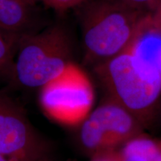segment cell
<instances>
[{"mask_svg": "<svg viewBox=\"0 0 161 161\" xmlns=\"http://www.w3.org/2000/svg\"><path fill=\"white\" fill-rule=\"evenodd\" d=\"M90 161H117L116 150L102 153L90 158Z\"/></svg>", "mask_w": 161, "mask_h": 161, "instance_id": "cell-12", "label": "cell"}, {"mask_svg": "<svg viewBox=\"0 0 161 161\" xmlns=\"http://www.w3.org/2000/svg\"><path fill=\"white\" fill-rule=\"evenodd\" d=\"M24 1H25L27 3H29L30 5L35 6V5L37 4V3L39 2V0H24Z\"/></svg>", "mask_w": 161, "mask_h": 161, "instance_id": "cell-14", "label": "cell"}, {"mask_svg": "<svg viewBox=\"0 0 161 161\" xmlns=\"http://www.w3.org/2000/svg\"><path fill=\"white\" fill-rule=\"evenodd\" d=\"M40 161H53L52 160L51 158H50V157L49 156V157H46V158H43V160H40Z\"/></svg>", "mask_w": 161, "mask_h": 161, "instance_id": "cell-16", "label": "cell"}, {"mask_svg": "<svg viewBox=\"0 0 161 161\" xmlns=\"http://www.w3.org/2000/svg\"><path fill=\"white\" fill-rule=\"evenodd\" d=\"M0 154L14 161H40L49 146L22 108L0 92Z\"/></svg>", "mask_w": 161, "mask_h": 161, "instance_id": "cell-6", "label": "cell"}, {"mask_svg": "<svg viewBox=\"0 0 161 161\" xmlns=\"http://www.w3.org/2000/svg\"><path fill=\"white\" fill-rule=\"evenodd\" d=\"M142 124L132 114L108 98L80 122L78 143L90 158L117 150L141 134Z\"/></svg>", "mask_w": 161, "mask_h": 161, "instance_id": "cell-4", "label": "cell"}, {"mask_svg": "<svg viewBox=\"0 0 161 161\" xmlns=\"http://www.w3.org/2000/svg\"><path fill=\"white\" fill-rule=\"evenodd\" d=\"M128 7L138 11L152 14L155 9L158 0H117Z\"/></svg>", "mask_w": 161, "mask_h": 161, "instance_id": "cell-11", "label": "cell"}, {"mask_svg": "<svg viewBox=\"0 0 161 161\" xmlns=\"http://www.w3.org/2000/svg\"><path fill=\"white\" fill-rule=\"evenodd\" d=\"M117 161H161V146L142 134L134 136L116 150Z\"/></svg>", "mask_w": 161, "mask_h": 161, "instance_id": "cell-8", "label": "cell"}, {"mask_svg": "<svg viewBox=\"0 0 161 161\" xmlns=\"http://www.w3.org/2000/svg\"><path fill=\"white\" fill-rule=\"evenodd\" d=\"M19 38L0 30V75H11Z\"/></svg>", "mask_w": 161, "mask_h": 161, "instance_id": "cell-9", "label": "cell"}, {"mask_svg": "<svg viewBox=\"0 0 161 161\" xmlns=\"http://www.w3.org/2000/svg\"><path fill=\"white\" fill-rule=\"evenodd\" d=\"M152 17L154 23L158 25L161 23V0H158L155 9L152 14Z\"/></svg>", "mask_w": 161, "mask_h": 161, "instance_id": "cell-13", "label": "cell"}, {"mask_svg": "<svg viewBox=\"0 0 161 161\" xmlns=\"http://www.w3.org/2000/svg\"><path fill=\"white\" fill-rule=\"evenodd\" d=\"M155 24H156V23H155ZM157 25H158V24H157ZM158 25H160V26H161V23H160V24H159Z\"/></svg>", "mask_w": 161, "mask_h": 161, "instance_id": "cell-18", "label": "cell"}, {"mask_svg": "<svg viewBox=\"0 0 161 161\" xmlns=\"http://www.w3.org/2000/svg\"><path fill=\"white\" fill-rule=\"evenodd\" d=\"M87 0H39L43 5L58 13H64L80 6Z\"/></svg>", "mask_w": 161, "mask_h": 161, "instance_id": "cell-10", "label": "cell"}, {"mask_svg": "<svg viewBox=\"0 0 161 161\" xmlns=\"http://www.w3.org/2000/svg\"><path fill=\"white\" fill-rule=\"evenodd\" d=\"M0 161H14L13 160H11V159L10 158H8L5 157L3 154H0Z\"/></svg>", "mask_w": 161, "mask_h": 161, "instance_id": "cell-15", "label": "cell"}, {"mask_svg": "<svg viewBox=\"0 0 161 161\" xmlns=\"http://www.w3.org/2000/svg\"><path fill=\"white\" fill-rule=\"evenodd\" d=\"M72 49L67 32L59 25L24 34L18 40L9 78L24 89H42L74 63Z\"/></svg>", "mask_w": 161, "mask_h": 161, "instance_id": "cell-3", "label": "cell"}, {"mask_svg": "<svg viewBox=\"0 0 161 161\" xmlns=\"http://www.w3.org/2000/svg\"><path fill=\"white\" fill-rule=\"evenodd\" d=\"M33 7L24 0H0V30L18 37L32 31Z\"/></svg>", "mask_w": 161, "mask_h": 161, "instance_id": "cell-7", "label": "cell"}, {"mask_svg": "<svg viewBox=\"0 0 161 161\" xmlns=\"http://www.w3.org/2000/svg\"><path fill=\"white\" fill-rule=\"evenodd\" d=\"M42 103L54 118L77 125L92 110L94 92L86 74L72 63L58 78L42 88Z\"/></svg>", "mask_w": 161, "mask_h": 161, "instance_id": "cell-5", "label": "cell"}, {"mask_svg": "<svg viewBox=\"0 0 161 161\" xmlns=\"http://www.w3.org/2000/svg\"><path fill=\"white\" fill-rule=\"evenodd\" d=\"M108 98L128 110L142 124L149 120L161 96V74L126 49L94 65Z\"/></svg>", "mask_w": 161, "mask_h": 161, "instance_id": "cell-2", "label": "cell"}, {"mask_svg": "<svg viewBox=\"0 0 161 161\" xmlns=\"http://www.w3.org/2000/svg\"><path fill=\"white\" fill-rule=\"evenodd\" d=\"M80 15L84 59L92 65L125 51L149 13L133 9L117 0H92Z\"/></svg>", "mask_w": 161, "mask_h": 161, "instance_id": "cell-1", "label": "cell"}, {"mask_svg": "<svg viewBox=\"0 0 161 161\" xmlns=\"http://www.w3.org/2000/svg\"><path fill=\"white\" fill-rule=\"evenodd\" d=\"M159 142H160V146H161V140L159 141Z\"/></svg>", "mask_w": 161, "mask_h": 161, "instance_id": "cell-17", "label": "cell"}]
</instances>
